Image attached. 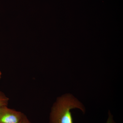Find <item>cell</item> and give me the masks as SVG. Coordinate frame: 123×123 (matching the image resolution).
<instances>
[{
    "mask_svg": "<svg viewBox=\"0 0 123 123\" xmlns=\"http://www.w3.org/2000/svg\"><path fill=\"white\" fill-rule=\"evenodd\" d=\"M75 108L84 111L81 103L72 95H67L59 98L52 110L51 123H73L70 110Z\"/></svg>",
    "mask_w": 123,
    "mask_h": 123,
    "instance_id": "1",
    "label": "cell"
},
{
    "mask_svg": "<svg viewBox=\"0 0 123 123\" xmlns=\"http://www.w3.org/2000/svg\"><path fill=\"white\" fill-rule=\"evenodd\" d=\"M24 116L21 112L8 108L6 106L0 107V123H21Z\"/></svg>",
    "mask_w": 123,
    "mask_h": 123,
    "instance_id": "2",
    "label": "cell"
},
{
    "mask_svg": "<svg viewBox=\"0 0 123 123\" xmlns=\"http://www.w3.org/2000/svg\"><path fill=\"white\" fill-rule=\"evenodd\" d=\"M8 100V98L0 92V107L7 105Z\"/></svg>",
    "mask_w": 123,
    "mask_h": 123,
    "instance_id": "3",
    "label": "cell"
},
{
    "mask_svg": "<svg viewBox=\"0 0 123 123\" xmlns=\"http://www.w3.org/2000/svg\"><path fill=\"white\" fill-rule=\"evenodd\" d=\"M21 123H30L29 122L28 120L27 119V118L25 116Z\"/></svg>",
    "mask_w": 123,
    "mask_h": 123,
    "instance_id": "4",
    "label": "cell"
},
{
    "mask_svg": "<svg viewBox=\"0 0 123 123\" xmlns=\"http://www.w3.org/2000/svg\"><path fill=\"white\" fill-rule=\"evenodd\" d=\"M1 72L0 71V79L1 77Z\"/></svg>",
    "mask_w": 123,
    "mask_h": 123,
    "instance_id": "5",
    "label": "cell"
},
{
    "mask_svg": "<svg viewBox=\"0 0 123 123\" xmlns=\"http://www.w3.org/2000/svg\"></svg>",
    "mask_w": 123,
    "mask_h": 123,
    "instance_id": "6",
    "label": "cell"
}]
</instances>
